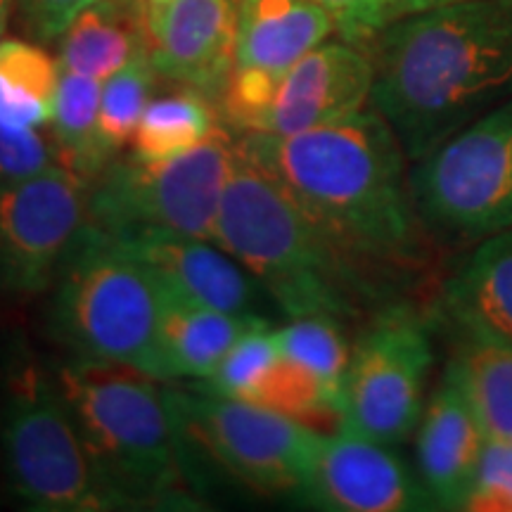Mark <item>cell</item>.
I'll return each mask as SVG.
<instances>
[{
    "label": "cell",
    "mask_w": 512,
    "mask_h": 512,
    "mask_svg": "<svg viewBox=\"0 0 512 512\" xmlns=\"http://www.w3.org/2000/svg\"><path fill=\"white\" fill-rule=\"evenodd\" d=\"M55 377L110 510L188 501V467L162 380L83 356Z\"/></svg>",
    "instance_id": "cell-4"
},
{
    "label": "cell",
    "mask_w": 512,
    "mask_h": 512,
    "mask_svg": "<svg viewBox=\"0 0 512 512\" xmlns=\"http://www.w3.org/2000/svg\"><path fill=\"white\" fill-rule=\"evenodd\" d=\"M432 366L430 328L411 304L392 302L373 311L351 349L337 430L403 444L418 430Z\"/></svg>",
    "instance_id": "cell-10"
},
{
    "label": "cell",
    "mask_w": 512,
    "mask_h": 512,
    "mask_svg": "<svg viewBox=\"0 0 512 512\" xmlns=\"http://www.w3.org/2000/svg\"><path fill=\"white\" fill-rule=\"evenodd\" d=\"M238 138L221 126L207 143L171 159L119 155L91 185V223L114 240L214 242Z\"/></svg>",
    "instance_id": "cell-6"
},
{
    "label": "cell",
    "mask_w": 512,
    "mask_h": 512,
    "mask_svg": "<svg viewBox=\"0 0 512 512\" xmlns=\"http://www.w3.org/2000/svg\"><path fill=\"white\" fill-rule=\"evenodd\" d=\"M463 510L512 512V441L486 439Z\"/></svg>",
    "instance_id": "cell-29"
},
{
    "label": "cell",
    "mask_w": 512,
    "mask_h": 512,
    "mask_svg": "<svg viewBox=\"0 0 512 512\" xmlns=\"http://www.w3.org/2000/svg\"><path fill=\"white\" fill-rule=\"evenodd\" d=\"M121 242V240H119ZM166 290L190 302L240 316H259L256 299L264 287L228 252L207 240L145 238L124 242Z\"/></svg>",
    "instance_id": "cell-16"
},
{
    "label": "cell",
    "mask_w": 512,
    "mask_h": 512,
    "mask_svg": "<svg viewBox=\"0 0 512 512\" xmlns=\"http://www.w3.org/2000/svg\"><path fill=\"white\" fill-rule=\"evenodd\" d=\"M259 318L264 316H240L211 309L164 287L159 323V380H207L230 347Z\"/></svg>",
    "instance_id": "cell-19"
},
{
    "label": "cell",
    "mask_w": 512,
    "mask_h": 512,
    "mask_svg": "<svg viewBox=\"0 0 512 512\" xmlns=\"http://www.w3.org/2000/svg\"><path fill=\"white\" fill-rule=\"evenodd\" d=\"M17 0H0V43L5 41V31H8L12 8H15Z\"/></svg>",
    "instance_id": "cell-33"
},
{
    "label": "cell",
    "mask_w": 512,
    "mask_h": 512,
    "mask_svg": "<svg viewBox=\"0 0 512 512\" xmlns=\"http://www.w3.org/2000/svg\"><path fill=\"white\" fill-rule=\"evenodd\" d=\"M408 178L434 242L477 245L512 230V100L413 162Z\"/></svg>",
    "instance_id": "cell-7"
},
{
    "label": "cell",
    "mask_w": 512,
    "mask_h": 512,
    "mask_svg": "<svg viewBox=\"0 0 512 512\" xmlns=\"http://www.w3.org/2000/svg\"><path fill=\"white\" fill-rule=\"evenodd\" d=\"M280 351L316 380L342 415L344 382H347L351 349L342 320L325 313L294 316L283 328H275Z\"/></svg>",
    "instance_id": "cell-25"
},
{
    "label": "cell",
    "mask_w": 512,
    "mask_h": 512,
    "mask_svg": "<svg viewBox=\"0 0 512 512\" xmlns=\"http://www.w3.org/2000/svg\"><path fill=\"white\" fill-rule=\"evenodd\" d=\"M91 3L95 0H17V8L38 41H53Z\"/></svg>",
    "instance_id": "cell-31"
},
{
    "label": "cell",
    "mask_w": 512,
    "mask_h": 512,
    "mask_svg": "<svg viewBox=\"0 0 512 512\" xmlns=\"http://www.w3.org/2000/svg\"><path fill=\"white\" fill-rule=\"evenodd\" d=\"M50 287L57 342L74 356L126 363L159 380L164 287L124 242L88 221Z\"/></svg>",
    "instance_id": "cell-5"
},
{
    "label": "cell",
    "mask_w": 512,
    "mask_h": 512,
    "mask_svg": "<svg viewBox=\"0 0 512 512\" xmlns=\"http://www.w3.org/2000/svg\"><path fill=\"white\" fill-rule=\"evenodd\" d=\"M91 185L64 166L0 183V292L34 297L53 285L88 226Z\"/></svg>",
    "instance_id": "cell-11"
},
{
    "label": "cell",
    "mask_w": 512,
    "mask_h": 512,
    "mask_svg": "<svg viewBox=\"0 0 512 512\" xmlns=\"http://www.w3.org/2000/svg\"><path fill=\"white\" fill-rule=\"evenodd\" d=\"M373 57L349 41H325L275 81L273 95L254 133L294 136L337 124L370 107Z\"/></svg>",
    "instance_id": "cell-13"
},
{
    "label": "cell",
    "mask_w": 512,
    "mask_h": 512,
    "mask_svg": "<svg viewBox=\"0 0 512 512\" xmlns=\"http://www.w3.org/2000/svg\"><path fill=\"white\" fill-rule=\"evenodd\" d=\"M0 441L10 486L31 510H110L55 375L27 363L10 377Z\"/></svg>",
    "instance_id": "cell-8"
},
{
    "label": "cell",
    "mask_w": 512,
    "mask_h": 512,
    "mask_svg": "<svg viewBox=\"0 0 512 512\" xmlns=\"http://www.w3.org/2000/svg\"><path fill=\"white\" fill-rule=\"evenodd\" d=\"M486 444L456 363L448 361L418 422V475L437 510H463Z\"/></svg>",
    "instance_id": "cell-15"
},
{
    "label": "cell",
    "mask_w": 512,
    "mask_h": 512,
    "mask_svg": "<svg viewBox=\"0 0 512 512\" xmlns=\"http://www.w3.org/2000/svg\"><path fill=\"white\" fill-rule=\"evenodd\" d=\"M278 358L280 344L275 328L266 318H259L230 347L228 354L219 363V368L207 380H200L195 384L209 394L226 396V399L235 401H247L256 389V384L261 382V377L273 368V363Z\"/></svg>",
    "instance_id": "cell-27"
},
{
    "label": "cell",
    "mask_w": 512,
    "mask_h": 512,
    "mask_svg": "<svg viewBox=\"0 0 512 512\" xmlns=\"http://www.w3.org/2000/svg\"><path fill=\"white\" fill-rule=\"evenodd\" d=\"M335 19L344 41L370 43L387 27V0H313Z\"/></svg>",
    "instance_id": "cell-30"
},
{
    "label": "cell",
    "mask_w": 512,
    "mask_h": 512,
    "mask_svg": "<svg viewBox=\"0 0 512 512\" xmlns=\"http://www.w3.org/2000/svg\"><path fill=\"white\" fill-rule=\"evenodd\" d=\"M60 164L53 131L0 124V183L22 181Z\"/></svg>",
    "instance_id": "cell-28"
},
{
    "label": "cell",
    "mask_w": 512,
    "mask_h": 512,
    "mask_svg": "<svg viewBox=\"0 0 512 512\" xmlns=\"http://www.w3.org/2000/svg\"><path fill=\"white\" fill-rule=\"evenodd\" d=\"M242 0H171L150 24V60L162 79L214 102L235 64Z\"/></svg>",
    "instance_id": "cell-14"
},
{
    "label": "cell",
    "mask_w": 512,
    "mask_h": 512,
    "mask_svg": "<svg viewBox=\"0 0 512 512\" xmlns=\"http://www.w3.org/2000/svg\"><path fill=\"white\" fill-rule=\"evenodd\" d=\"M439 311L451 332H475L512 347V230L477 242L441 285Z\"/></svg>",
    "instance_id": "cell-17"
},
{
    "label": "cell",
    "mask_w": 512,
    "mask_h": 512,
    "mask_svg": "<svg viewBox=\"0 0 512 512\" xmlns=\"http://www.w3.org/2000/svg\"><path fill=\"white\" fill-rule=\"evenodd\" d=\"M299 496L335 512L437 510L420 475L389 444L349 430L325 434Z\"/></svg>",
    "instance_id": "cell-12"
},
{
    "label": "cell",
    "mask_w": 512,
    "mask_h": 512,
    "mask_svg": "<svg viewBox=\"0 0 512 512\" xmlns=\"http://www.w3.org/2000/svg\"><path fill=\"white\" fill-rule=\"evenodd\" d=\"M337 34V24L313 0H242L233 69L280 76Z\"/></svg>",
    "instance_id": "cell-18"
},
{
    "label": "cell",
    "mask_w": 512,
    "mask_h": 512,
    "mask_svg": "<svg viewBox=\"0 0 512 512\" xmlns=\"http://www.w3.org/2000/svg\"><path fill=\"white\" fill-rule=\"evenodd\" d=\"M235 138L240 155L264 169L392 302L430 268L434 240L415 207L411 162L373 105L294 136Z\"/></svg>",
    "instance_id": "cell-1"
},
{
    "label": "cell",
    "mask_w": 512,
    "mask_h": 512,
    "mask_svg": "<svg viewBox=\"0 0 512 512\" xmlns=\"http://www.w3.org/2000/svg\"><path fill=\"white\" fill-rule=\"evenodd\" d=\"M60 60L24 38L0 43V124L46 128L53 119Z\"/></svg>",
    "instance_id": "cell-24"
},
{
    "label": "cell",
    "mask_w": 512,
    "mask_h": 512,
    "mask_svg": "<svg viewBox=\"0 0 512 512\" xmlns=\"http://www.w3.org/2000/svg\"><path fill=\"white\" fill-rule=\"evenodd\" d=\"M221 126L214 102L181 86L147 102L128 150L143 159H171L207 143Z\"/></svg>",
    "instance_id": "cell-23"
},
{
    "label": "cell",
    "mask_w": 512,
    "mask_h": 512,
    "mask_svg": "<svg viewBox=\"0 0 512 512\" xmlns=\"http://www.w3.org/2000/svg\"><path fill=\"white\" fill-rule=\"evenodd\" d=\"M370 57V105L408 162H418L512 100V0H465L394 19Z\"/></svg>",
    "instance_id": "cell-2"
},
{
    "label": "cell",
    "mask_w": 512,
    "mask_h": 512,
    "mask_svg": "<svg viewBox=\"0 0 512 512\" xmlns=\"http://www.w3.org/2000/svg\"><path fill=\"white\" fill-rule=\"evenodd\" d=\"M214 245L233 256L290 318L325 313L347 320L392 304L240 150L223 192Z\"/></svg>",
    "instance_id": "cell-3"
},
{
    "label": "cell",
    "mask_w": 512,
    "mask_h": 512,
    "mask_svg": "<svg viewBox=\"0 0 512 512\" xmlns=\"http://www.w3.org/2000/svg\"><path fill=\"white\" fill-rule=\"evenodd\" d=\"M157 69L150 60V48L133 57L117 74L102 81L98 133L110 159L124 155L140 124L147 102L152 100Z\"/></svg>",
    "instance_id": "cell-26"
},
{
    "label": "cell",
    "mask_w": 512,
    "mask_h": 512,
    "mask_svg": "<svg viewBox=\"0 0 512 512\" xmlns=\"http://www.w3.org/2000/svg\"><path fill=\"white\" fill-rule=\"evenodd\" d=\"M100 93L102 81L60 67L50 131L60 152V164L88 185L114 162L100 143Z\"/></svg>",
    "instance_id": "cell-21"
},
{
    "label": "cell",
    "mask_w": 512,
    "mask_h": 512,
    "mask_svg": "<svg viewBox=\"0 0 512 512\" xmlns=\"http://www.w3.org/2000/svg\"><path fill=\"white\" fill-rule=\"evenodd\" d=\"M169 3H171V0H143V5H145V17H147V27H150V24L155 22V19L159 17V12H162ZM147 31H150V29H147Z\"/></svg>",
    "instance_id": "cell-34"
},
{
    "label": "cell",
    "mask_w": 512,
    "mask_h": 512,
    "mask_svg": "<svg viewBox=\"0 0 512 512\" xmlns=\"http://www.w3.org/2000/svg\"><path fill=\"white\" fill-rule=\"evenodd\" d=\"M150 48L143 0H95L60 36V67L107 81Z\"/></svg>",
    "instance_id": "cell-20"
},
{
    "label": "cell",
    "mask_w": 512,
    "mask_h": 512,
    "mask_svg": "<svg viewBox=\"0 0 512 512\" xmlns=\"http://www.w3.org/2000/svg\"><path fill=\"white\" fill-rule=\"evenodd\" d=\"M460 380L486 439L512 441V347L498 339L456 332L453 351Z\"/></svg>",
    "instance_id": "cell-22"
},
{
    "label": "cell",
    "mask_w": 512,
    "mask_h": 512,
    "mask_svg": "<svg viewBox=\"0 0 512 512\" xmlns=\"http://www.w3.org/2000/svg\"><path fill=\"white\" fill-rule=\"evenodd\" d=\"M453 3H465V0H387V24L394 22V19L415 15V12H425Z\"/></svg>",
    "instance_id": "cell-32"
},
{
    "label": "cell",
    "mask_w": 512,
    "mask_h": 512,
    "mask_svg": "<svg viewBox=\"0 0 512 512\" xmlns=\"http://www.w3.org/2000/svg\"><path fill=\"white\" fill-rule=\"evenodd\" d=\"M178 439L259 494H299L325 432L192 384L166 389Z\"/></svg>",
    "instance_id": "cell-9"
}]
</instances>
